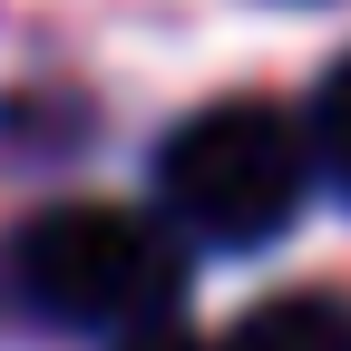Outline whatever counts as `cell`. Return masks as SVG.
<instances>
[{
	"label": "cell",
	"instance_id": "3957f363",
	"mask_svg": "<svg viewBox=\"0 0 351 351\" xmlns=\"http://www.w3.org/2000/svg\"><path fill=\"white\" fill-rule=\"evenodd\" d=\"M215 351H351V302L341 293H274Z\"/></svg>",
	"mask_w": 351,
	"mask_h": 351
},
{
	"label": "cell",
	"instance_id": "7a4b0ae2",
	"mask_svg": "<svg viewBox=\"0 0 351 351\" xmlns=\"http://www.w3.org/2000/svg\"><path fill=\"white\" fill-rule=\"evenodd\" d=\"M176 283V234L137 205H49L10 234V293L29 322L49 332H137V322H166Z\"/></svg>",
	"mask_w": 351,
	"mask_h": 351
},
{
	"label": "cell",
	"instance_id": "5b68a950",
	"mask_svg": "<svg viewBox=\"0 0 351 351\" xmlns=\"http://www.w3.org/2000/svg\"><path fill=\"white\" fill-rule=\"evenodd\" d=\"M117 351H205V341L176 332V322H137V332H117Z\"/></svg>",
	"mask_w": 351,
	"mask_h": 351
},
{
	"label": "cell",
	"instance_id": "6da1fadb",
	"mask_svg": "<svg viewBox=\"0 0 351 351\" xmlns=\"http://www.w3.org/2000/svg\"><path fill=\"white\" fill-rule=\"evenodd\" d=\"M302 195H313V147L274 98H215L156 147V205L195 244L254 254L302 215Z\"/></svg>",
	"mask_w": 351,
	"mask_h": 351
},
{
	"label": "cell",
	"instance_id": "277c9868",
	"mask_svg": "<svg viewBox=\"0 0 351 351\" xmlns=\"http://www.w3.org/2000/svg\"><path fill=\"white\" fill-rule=\"evenodd\" d=\"M302 147H313V176L351 195V59H332V78L313 88V117H302Z\"/></svg>",
	"mask_w": 351,
	"mask_h": 351
}]
</instances>
